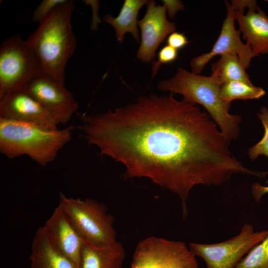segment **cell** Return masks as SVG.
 <instances>
[{
	"instance_id": "ba28073f",
	"label": "cell",
	"mask_w": 268,
	"mask_h": 268,
	"mask_svg": "<svg viewBox=\"0 0 268 268\" xmlns=\"http://www.w3.org/2000/svg\"><path fill=\"white\" fill-rule=\"evenodd\" d=\"M132 268H199L196 256L185 243L150 236L136 246Z\"/></svg>"
},
{
	"instance_id": "603a6c76",
	"label": "cell",
	"mask_w": 268,
	"mask_h": 268,
	"mask_svg": "<svg viewBox=\"0 0 268 268\" xmlns=\"http://www.w3.org/2000/svg\"><path fill=\"white\" fill-rule=\"evenodd\" d=\"M67 0H43L35 8L32 19L40 23L58 6L66 2Z\"/></svg>"
},
{
	"instance_id": "8fae6325",
	"label": "cell",
	"mask_w": 268,
	"mask_h": 268,
	"mask_svg": "<svg viewBox=\"0 0 268 268\" xmlns=\"http://www.w3.org/2000/svg\"><path fill=\"white\" fill-rule=\"evenodd\" d=\"M143 17L137 21L141 32V41L136 57L141 62L152 61L159 46L172 32L176 27L166 16L164 5L156 4L155 0H148Z\"/></svg>"
},
{
	"instance_id": "4316f807",
	"label": "cell",
	"mask_w": 268,
	"mask_h": 268,
	"mask_svg": "<svg viewBox=\"0 0 268 268\" xmlns=\"http://www.w3.org/2000/svg\"><path fill=\"white\" fill-rule=\"evenodd\" d=\"M266 1L268 3V0H266Z\"/></svg>"
},
{
	"instance_id": "277c9868",
	"label": "cell",
	"mask_w": 268,
	"mask_h": 268,
	"mask_svg": "<svg viewBox=\"0 0 268 268\" xmlns=\"http://www.w3.org/2000/svg\"><path fill=\"white\" fill-rule=\"evenodd\" d=\"M73 129L50 130L0 117V152L10 159L26 155L46 166L70 140Z\"/></svg>"
},
{
	"instance_id": "9a60e30c",
	"label": "cell",
	"mask_w": 268,
	"mask_h": 268,
	"mask_svg": "<svg viewBox=\"0 0 268 268\" xmlns=\"http://www.w3.org/2000/svg\"><path fill=\"white\" fill-rule=\"evenodd\" d=\"M82 240L79 268H121L125 252L122 244L116 242L95 244Z\"/></svg>"
},
{
	"instance_id": "ac0fdd59",
	"label": "cell",
	"mask_w": 268,
	"mask_h": 268,
	"mask_svg": "<svg viewBox=\"0 0 268 268\" xmlns=\"http://www.w3.org/2000/svg\"><path fill=\"white\" fill-rule=\"evenodd\" d=\"M210 76L222 85L232 81L252 84L239 57L231 54L221 55L211 64Z\"/></svg>"
},
{
	"instance_id": "3957f363",
	"label": "cell",
	"mask_w": 268,
	"mask_h": 268,
	"mask_svg": "<svg viewBox=\"0 0 268 268\" xmlns=\"http://www.w3.org/2000/svg\"><path fill=\"white\" fill-rule=\"evenodd\" d=\"M221 85L210 75L196 74L178 67L173 77L160 81L157 87L162 91L181 94L186 101L202 106L230 142L239 134L242 117L229 112L231 105L220 96Z\"/></svg>"
},
{
	"instance_id": "44dd1931",
	"label": "cell",
	"mask_w": 268,
	"mask_h": 268,
	"mask_svg": "<svg viewBox=\"0 0 268 268\" xmlns=\"http://www.w3.org/2000/svg\"><path fill=\"white\" fill-rule=\"evenodd\" d=\"M257 116L261 121L265 129L264 135L262 139L248 150V155L251 160H255L259 156L265 155L268 157V108L266 106L261 107Z\"/></svg>"
},
{
	"instance_id": "cb8c5ba5",
	"label": "cell",
	"mask_w": 268,
	"mask_h": 268,
	"mask_svg": "<svg viewBox=\"0 0 268 268\" xmlns=\"http://www.w3.org/2000/svg\"><path fill=\"white\" fill-rule=\"evenodd\" d=\"M167 45L178 50L185 47L190 41L182 33L173 32L167 38Z\"/></svg>"
},
{
	"instance_id": "6da1fadb",
	"label": "cell",
	"mask_w": 268,
	"mask_h": 268,
	"mask_svg": "<svg viewBox=\"0 0 268 268\" xmlns=\"http://www.w3.org/2000/svg\"><path fill=\"white\" fill-rule=\"evenodd\" d=\"M81 119L88 144L122 163L127 177L148 178L176 194L184 217L195 186H217L234 174L253 173L232 155L230 142L206 112L172 93L141 96Z\"/></svg>"
},
{
	"instance_id": "5bb4252c",
	"label": "cell",
	"mask_w": 268,
	"mask_h": 268,
	"mask_svg": "<svg viewBox=\"0 0 268 268\" xmlns=\"http://www.w3.org/2000/svg\"><path fill=\"white\" fill-rule=\"evenodd\" d=\"M243 38L257 55L268 54V16L256 0H248L245 9L231 5Z\"/></svg>"
},
{
	"instance_id": "d4e9b609",
	"label": "cell",
	"mask_w": 268,
	"mask_h": 268,
	"mask_svg": "<svg viewBox=\"0 0 268 268\" xmlns=\"http://www.w3.org/2000/svg\"><path fill=\"white\" fill-rule=\"evenodd\" d=\"M162 1L170 19H173L178 11L182 10L184 8V5L181 1L175 0H163Z\"/></svg>"
},
{
	"instance_id": "d6986e66",
	"label": "cell",
	"mask_w": 268,
	"mask_h": 268,
	"mask_svg": "<svg viewBox=\"0 0 268 268\" xmlns=\"http://www.w3.org/2000/svg\"><path fill=\"white\" fill-rule=\"evenodd\" d=\"M265 94L266 91L263 88L241 81H232L224 83L220 88L221 98L230 105L234 100L257 99Z\"/></svg>"
},
{
	"instance_id": "7402d4cb",
	"label": "cell",
	"mask_w": 268,
	"mask_h": 268,
	"mask_svg": "<svg viewBox=\"0 0 268 268\" xmlns=\"http://www.w3.org/2000/svg\"><path fill=\"white\" fill-rule=\"evenodd\" d=\"M178 57L177 50L169 45L162 47L158 53L157 60L152 62L151 78H153L162 65L174 62Z\"/></svg>"
},
{
	"instance_id": "7c38bea8",
	"label": "cell",
	"mask_w": 268,
	"mask_h": 268,
	"mask_svg": "<svg viewBox=\"0 0 268 268\" xmlns=\"http://www.w3.org/2000/svg\"><path fill=\"white\" fill-rule=\"evenodd\" d=\"M0 117L48 130L58 129V125L47 110L32 96L21 89L0 97Z\"/></svg>"
},
{
	"instance_id": "30bf717a",
	"label": "cell",
	"mask_w": 268,
	"mask_h": 268,
	"mask_svg": "<svg viewBox=\"0 0 268 268\" xmlns=\"http://www.w3.org/2000/svg\"><path fill=\"white\" fill-rule=\"evenodd\" d=\"M227 14L223 20L221 31L210 51L193 58L190 62L192 72L200 74L206 65L215 56L225 54L237 55L246 70L250 65L252 59L259 56L246 43L242 42L241 31L235 27L234 11L230 3L225 1Z\"/></svg>"
},
{
	"instance_id": "2e32d148",
	"label": "cell",
	"mask_w": 268,
	"mask_h": 268,
	"mask_svg": "<svg viewBox=\"0 0 268 268\" xmlns=\"http://www.w3.org/2000/svg\"><path fill=\"white\" fill-rule=\"evenodd\" d=\"M29 259L30 268H77L52 245L42 226L33 239Z\"/></svg>"
},
{
	"instance_id": "9c48e42d",
	"label": "cell",
	"mask_w": 268,
	"mask_h": 268,
	"mask_svg": "<svg viewBox=\"0 0 268 268\" xmlns=\"http://www.w3.org/2000/svg\"><path fill=\"white\" fill-rule=\"evenodd\" d=\"M39 102L58 125L68 122L78 109V103L64 84L42 72L21 89Z\"/></svg>"
},
{
	"instance_id": "ffe728a7",
	"label": "cell",
	"mask_w": 268,
	"mask_h": 268,
	"mask_svg": "<svg viewBox=\"0 0 268 268\" xmlns=\"http://www.w3.org/2000/svg\"><path fill=\"white\" fill-rule=\"evenodd\" d=\"M235 268H268V235L248 253Z\"/></svg>"
},
{
	"instance_id": "5b68a950",
	"label": "cell",
	"mask_w": 268,
	"mask_h": 268,
	"mask_svg": "<svg viewBox=\"0 0 268 268\" xmlns=\"http://www.w3.org/2000/svg\"><path fill=\"white\" fill-rule=\"evenodd\" d=\"M59 205L82 239L95 244L117 241L114 217L103 203L91 199L68 198L60 193Z\"/></svg>"
},
{
	"instance_id": "7a4b0ae2",
	"label": "cell",
	"mask_w": 268,
	"mask_h": 268,
	"mask_svg": "<svg viewBox=\"0 0 268 268\" xmlns=\"http://www.w3.org/2000/svg\"><path fill=\"white\" fill-rule=\"evenodd\" d=\"M75 5L67 0L39 23L27 39L40 61L43 72L64 84L66 67L76 41L71 25Z\"/></svg>"
},
{
	"instance_id": "52a82bcc",
	"label": "cell",
	"mask_w": 268,
	"mask_h": 268,
	"mask_svg": "<svg viewBox=\"0 0 268 268\" xmlns=\"http://www.w3.org/2000/svg\"><path fill=\"white\" fill-rule=\"evenodd\" d=\"M268 235V230L255 231L245 223L238 235L214 244L191 243L189 248L195 256L205 262L206 268H235L244 256Z\"/></svg>"
},
{
	"instance_id": "4fadbf2b",
	"label": "cell",
	"mask_w": 268,
	"mask_h": 268,
	"mask_svg": "<svg viewBox=\"0 0 268 268\" xmlns=\"http://www.w3.org/2000/svg\"><path fill=\"white\" fill-rule=\"evenodd\" d=\"M42 228L55 249L79 268L82 240L59 205Z\"/></svg>"
},
{
	"instance_id": "e0dca14e",
	"label": "cell",
	"mask_w": 268,
	"mask_h": 268,
	"mask_svg": "<svg viewBox=\"0 0 268 268\" xmlns=\"http://www.w3.org/2000/svg\"><path fill=\"white\" fill-rule=\"evenodd\" d=\"M148 1L125 0L117 17H113L110 14L104 16L103 20L114 28L117 39L120 44L123 43L124 35L127 33H131L137 42H139L137 17L140 8Z\"/></svg>"
},
{
	"instance_id": "484cf974",
	"label": "cell",
	"mask_w": 268,
	"mask_h": 268,
	"mask_svg": "<svg viewBox=\"0 0 268 268\" xmlns=\"http://www.w3.org/2000/svg\"><path fill=\"white\" fill-rule=\"evenodd\" d=\"M251 190L253 198L257 202L260 201L264 195L268 194V186H262L258 183L252 186Z\"/></svg>"
},
{
	"instance_id": "8992f818",
	"label": "cell",
	"mask_w": 268,
	"mask_h": 268,
	"mask_svg": "<svg viewBox=\"0 0 268 268\" xmlns=\"http://www.w3.org/2000/svg\"><path fill=\"white\" fill-rule=\"evenodd\" d=\"M42 72L39 59L27 40L16 34L3 41L0 48V97L21 89Z\"/></svg>"
}]
</instances>
